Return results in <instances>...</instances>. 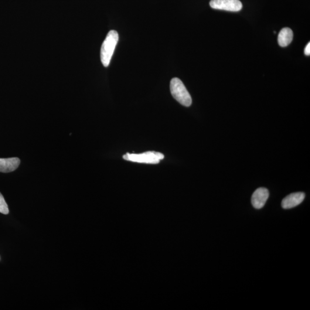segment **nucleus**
<instances>
[{
	"mask_svg": "<svg viewBox=\"0 0 310 310\" xmlns=\"http://www.w3.org/2000/svg\"><path fill=\"white\" fill-rule=\"evenodd\" d=\"M118 34L114 30L108 33L106 39L102 44L101 50V60L105 67L110 65L115 47L118 42Z\"/></svg>",
	"mask_w": 310,
	"mask_h": 310,
	"instance_id": "nucleus-1",
	"label": "nucleus"
},
{
	"mask_svg": "<svg viewBox=\"0 0 310 310\" xmlns=\"http://www.w3.org/2000/svg\"><path fill=\"white\" fill-rule=\"evenodd\" d=\"M269 196H270V193L266 188L260 187L257 189L252 196V206L256 209H261L266 203Z\"/></svg>",
	"mask_w": 310,
	"mask_h": 310,
	"instance_id": "nucleus-5",
	"label": "nucleus"
},
{
	"mask_svg": "<svg viewBox=\"0 0 310 310\" xmlns=\"http://www.w3.org/2000/svg\"><path fill=\"white\" fill-rule=\"evenodd\" d=\"M125 161L133 162L146 163V164H158L161 160L165 158L164 155L162 153L155 151H149L141 154H134V153H127L123 156Z\"/></svg>",
	"mask_w": 310,
	"mask_h": 310,
	"instance_id": "nucleus-3",
	"label": "nucleus"
},
{
	"mask_svg": "<svg viewBox=\"0 0 310 310\" xmlns=\"http://www.w3.org/2000/svg\"><path fill=\"white\" fill-rule=\"evenodd\" d=\"M170 90L172 97L183 106L189 107L192 104V98L181 80L178 78L172 79Z\"/></svg>",
	"mask_w": 310,
	"mask_h": 310,
	"instance_id": "nucleus-2",
	"label": "nucleus"
},
{
	"mask_svg": "<svg viewBox=\"0 0 310 310\" xmlns=\"http://www.w3.org/2000/svg\"><path fill=\"white\" fill-rule=\"evenodd\" d=\"M292 30L289 28H284L281 30L278 36V43L282 47H287L293 40Z\"/></svg>",
	"mask_w": 310,
	"mask_h": 310,
	"instance_id": "nucleus-8",
	"label": "nucleus"
},
{
	"mask_svg": "<svg viewBox=\"0 0 310 310\" xmlns=\"http://www.w3.org/2000/svg\"><path fill=\"white\" fill-rule=\"evenodd\" d=\"M305 194L302 192L294 193L285 197L282 200V206L284 209L294 208L301 204L305 199Z\"/></svg>",
	"mask_w": 310,
	"mask_h": 310,
	"instance_id": "nucleus-6",
	"label": "nucleus"
},
{
	"mask_svg": "<svg viewBox=\"0 0 310 310\" xmlns=\"http://www.w3.org/2000/svg\"><path fill=\"white\" fill-rule=\"evenodd\" d=\"M211 8L229 12H238L243 8L240 0H211Z\"/></svg>",
	"mask_w": 310,
	"mask_h": 310,
	"instance_id": "nucleus-4",
	"label": "nucleus"
},
{
	"mask_svg": "<svg viewBox=\"0 0 310 310\" xmlns=\"http://www.w3.org/2000/svg\"><path fill=\"white\" fill-rule=\"evenodd\" d=\"M20 160L18 158L0 159V172L9 173L19 168Z\"/></svg>",
	"mask_w": 310,
	"mask_h": 310,
	"instance_id": "nucleus-7",
	"label": "nucleus"
},
{
	"mask_svg": "<svg viewBox=\"0 0 310 310\" xmlns=\"http://www.w3.org/2000/svg\"><path fill=\"white\" fill-rule=\"evenodd\" d=\"M0 213L5 215L9 213L8 204L1 193H0Z\"/></svg>",
	"mask_w": 310,
	"mask_h": 310,
	"instance_id": "nucleus-9",
	"label": "nucleus"
},
{
	"mask_svg": "<svg viewBox=\"0 0 310 310\" xmlns=\"http://www.w3.org/2000/svg\"><path fill=\"white\" fill-rule=\"evenodd\" d=\"M305 54L307 56H310V43L309 42L308 44H307L306 47L305 49Z\"/></svg>",
	"mask_w": 310,
	"mask_h": 310,
	"instance_id": "nucleus-10",
	"label": "nucleus"
}]
</instances>
